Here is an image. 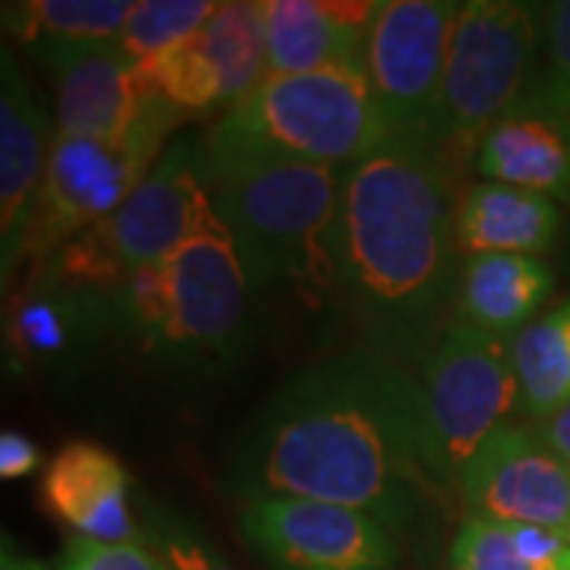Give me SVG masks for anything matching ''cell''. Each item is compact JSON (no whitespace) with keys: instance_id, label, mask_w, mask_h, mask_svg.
<instances>
[{"instance_id":"6da1fadb","label":"cell","mask_w":570,"mask_h":570,"mask_svg":"<svg viewBox=\"0 0 570 570\" xmlns=\"http://www.w3.org/2000/svg\"><path fill=\"white\" fill-rule=\"evenodd\" d=\"M235 498H307L409 530L448 498L431 479L412 367L352 346L295 371L250 419L228 463Z\"/></svg>"},{"instance_id":"7a4b0ae2","label":"cell","mask_w":570,"mask_h":570,"mask_svg":"<svg viewBox=\"0 0 570 570\" xmlns=\"http://www.w3.org/2000/svg\"><path fill=\"white\" fill-rule=\"evenodd\" d=\"M463 178L438 142L406 137L346 168L333 305L362 348L409 367L453 324Z\"/></svg>"},{"instance_id":"3957f363","label":"cell","mask_w":570,"mask_h":570,"mask_svg":"<svg viewBox=\"0 0 570 570\" xmlns=\"http://www.w3.org/2000/svg\"><path fill=\"white\" fill-rule=\"evenodd\" d=\"M206 184L254 295L307 307L336 302V238L346 168L302 163L209 137Z\"/></svg>"},{"instance_id":"277c9868","label":"cell","mask_w":570,"mask_h":570,"mask_svg":"<svg viewBox=\"0 0 570 570\" xmlns=\"http://www.w3.org/2000/svg\"><path fill=\"white\" fill-rule=\"evenodd\" d=\"M250 283L225 235H204L159 266L137 269L115 295V336L178 365L242 355Z\"/></svg>"},{"instance_id":"5b68a950","label":"cell","mask_w":570,"mask_h":570,"mask_svg":"<svg viewBox=\"0 0 570 570\" xmlns=\"http://www.w3.org/2000/svg\"><path fill=\"white\" fill-rule=\"evenodd\" d=\"M209 137L250 153L348 168L390 140V130L365 70L330 67L266 77Z\"/></svg>"},{"instance_id":"8992f818","label":"cell","mask_w":570,"mask_h":570,"mask_svg":"<svg viewBox=\"0 0 570 570\" xmlns=\"http://www.w3.org/2000/svg\"><path fill=\"white\" fill-rule=\"evenodd\" d=\"M422 438L431 479L444 494L456 491L472 456L504 428L520 425V387L510 340L450 324L415 362Z\"/></svg>"},{"instance_id":"52a82bcc","label":"cell","mask_w":570,"mask_h":570,"mask_svg":"<svg viewBox=\"0 0 570 570\" xmlns=\"http://www.w3.org/2000/svg\"><path fill=\"white\" fill-rule=\"evenodd\" d=\"M542 32L535 3L469 0L450 36L444 92L434 142L466 175L475 149L542 70Z\"/></svg>"},{"instance_id":"ba28073f","label":"cell","mask_w":570,"mask_h":570,"mask_svg":"<svg viewBox=\"0 0 570 570\" xmlns=\"http://www.w3.org/2000/svg\"><path fill=\"white\" fill-rule=\"evenodd\" d=\"M187 118V111L156 99L121 140L58 134L29 225L26 261L41 266L77 235L108 223L146 181L168 149L165 142Z\"/></svg>"},{"instance_id":"9c48e42d","label":"cell","mask_w":570,"mask_h":570,"mask_svg":"<svg viewBox=\"0 0 570 570\" xmlns=\"http://www.w3.org/2000/svg\"><path fill=\"white\" fill-rule=\"evenodd\" d=\"M456 13L460 3L450 0L377 3L367 26L365 73L390 137L434 142Z\"/></svg>"},{"instance_id":"30bf717a","label":"cell","mask_w":570,"mask_h":570,"mask_svg":"<svg viewBox=\"0 0 570 570\" xmlns=\"http://www.w3.org/2000/svg\"><path fill=\"white\" fill-rule=\"evenodd\" d=\"M99 232L130 276L165 264L204 235H225L206 184L204 142H168L146 181L108 223L99 225Z\"/></svg>"},{"instance_id":"8fae6325","label":"cell","mask_w":570,"mask_h":570,"mask_svg":"<svg viewBox=\"0 0 570 570\" xmlns=\"http://www.w3.org/2000/svg\"><path fill=\"white\" fill-rule=\"evenodd\" d=\"M238 523L273 570H393L400 558L393 530L377 517L324 501H247Z\"/></svg>"},{"instance_id":"7c38bea8","label":"cell","mask_w":570,"mask_h":570,"mask_svg":"<svg viewBox=\"0 0 570 570\" xmlns=\"http://www.w3.org/2000/svg\"><path fill=\"white\" fill-rule=\"evenodd\" d=\"M453 498L466 517L570 539V463L532 425H510L472 456Z\"/></svg>"},{"instance_id":"4fadbf2b","label":"cell","mask_w":570,"mask_h":570,"mask_svg":"<svg viewBox=\"0 0 570 570\" xmlns=\"http://www.w3.org/2000/svg\"><path fill=\"white\" fill-rule=\"evenodd\" d=\"M482 181L510 184L570 204V96L542 70L530 89L491 124L472 165Z\"/></svg>"},{"instance_id":"5bb4252c","label":"cell","mask_w":570,"mask_h":570,"mask_svg":"<svg viewBox=\"0 0 570 570\" xmlns=\"http://www.w3.org/2000/svg\"><path fill=\"white\" fill-rule=\"evenodd\" d=\"M45 108L29 92V82L0 48V266L3 283L26 261V238L39 200L41 178L51 156Z\"/></svg>"},{"instance_id":"9a60e30c","label":"cell","mask_w":570,"mask_h":570,"mask_svg":"<svg viewBox=\"0 0 570 570\" xmlns=\"http://www.w3.org/2000/svg\"><path fill=\"white\" fill-rule=\"evenodd\" d=\"M115 333V298L36 279L7 317V352L32 371L77 367Z\"/></svg>"},{"instance_id":"2e32d148","label":"cell","mask_w":570,"mask_h":570,"mask_svg":"<svg viewBox=\"0 0 570 570\" xmlns=\"http://www.w3.org/2000/svg\"><path fill=\"white\" fill-rule=\"evenodd\" d=\"M377 3L264 0L266 77L330 67L365 70L367 26Z\"/></svg>"},{"instance_id":"e0dca14e","label":"cell","mask_w":570,"mask_h":570,"mask_svg":"<svg viewBox=\"0 0 570 570\" xmlns=\"http://www.w3.org/2000/svg\"><path fill=\"white\" fill-rule=\"evenodd\" d=\"M63 137L121 140L156 102L142 89L137 61L118 45L86 51L55 70Z\"/></svg>"},{"instance_id":"ac0fdd59","label":"cell","mask_w":570,"mask_h":570,"mask_svg":"<svg viewBox=\"0 0 570 570\" xmlns=\"http://www.w3.org/2000/svg\"><path fill=\"white\" fill-rule=\"evenodd\" d=\"M127 472L111 450L73 441L41 475V504L82 539L134 542V517L127 508Z\"/></svg>"},{"instance_id":"d6986e66","label":"cell","mask_w":570,"mask_h":570,"mask_svg":"<svg viewBox=\"0 0 570 570\" xmlns=\"http://www.w3.org/2000/svg\"><path fill=\"white\" fill-rule=\"evenodd\" d=\"M561 206L551 197L498 181L460 187L453 209V242L460 261L475 254L542 257L558 245Z\"/></svg>"},{"instance_id":"ffe728a7","label":"cell","mask_w":570,"mask_h":570,"mask_svg":"<svg viewBox=\"0 0 570 570\" xmlns=\"http://www.w3.org/2000/svg\"><path fill=\"white\" fill-rule=\"evenodd\" d=\"M554 269L527 254H475L460 261L453 324L513 340L554 295Z\"/></svg>"},{"instance_id":"44dd1931","label":"cell","mask_w":570,"mask_h":570,"mask_svg":"<svg viewBox=\"0 0 570 570\" xmlns=\"http://www.w3.org/2000/svg\"><path fill=\"white\" fill-rule=\"evenodd\" d=\"M130 13L127 0H29L3 3V26L55 73L86 51L118 45Z\"/></svg>"},{"instance_id":"7402d4cb","label":"cell","mask_w":570,"mask_h":570,"mask_svg":"<svg viewBox=\"0 0 570 570\" xmlns=\"http://www.w3.org/2000/svg\"><path fill=\"white\" fill-rule=\"evenodd\" d=\"M510 362L530 425L570 406V298L510 340Z\"/></svg>"},{"instance_id":"603a6c76","label":"cell","mask_w":570,"mask_h":570,"mask_svg":"<svg viewBox=\"0 0 570 570\" xmlns=\"http://www.w3.org/2000/svg\"><path fill=\"white\" fill-rule=\"evenodd\" d=\"M448 570H570V539L463 517L448 549Z\"/></svg>"},{"instance_id":"cb8c5ba5","label":"cell","mask_w":570,"mask_h":570,"mask_svg":"<svg viewBox=\"0 0 570 570\" xmlns=\"http://www.w3.org/2000/svg\"><path fill=\"white\" fill-rule=\"evenodd\" d=\"M194 41L223 77L228 108H235L266 80L264 0L219 3L213 20L194 36Z\"/></svg>"},{"instance_id":"d4e9b609","label":"cell","mask_w":570,"mask_h":570,"mask_svg":"<svg viewBox=\"0 0 570 570\" xmlns=\"http://www.w3.org/2000/svg\"><path fill=\"white\" fill-rule=\"evenodd\" d=\"M216 10L219 3L213 0H140L124 26L121 48L134 61L163 55L194 39Z\"/></svg>"},{"instance_id":"484cf974","label":"cell","mask_w":570,"mask_h":570,"mask_svg":"<svg viewBox=\"0 0 570 570\" xmlns=\"http://www.w3.org/2000/svg\"><path fill=\"white\" fill-rule=\"evenodd\" d=\"M58 570H171L159 554L137 542H96L77 535L63 551Z\"/></svg>"},{"instance_id":"4316f807","label":"cell","mask_w":570,"mask_h":570,"mask_svg":"<svg viewBox=\"0 0 570 570\" xmlns=\"http://www.w3.org/2000/svg\"><path fill=\"white\" fill-rule=\"evenodd\" d=\"M542 32V77L570 96V0L535 3Z\"/></svg>"},{"instance_id":"83f0119b","label":"cell","mask_w":570,"mask_h":570,"mask_svg":"<svg viewBox=\"0 0 570 570\" xmlns=\"http://www.w3.org/2000/svg\"><path fill=\"white\" fill-rule=\"evenodd\" d=\"M159 551H163V558L171 570H235L232 564H225L209 546L181 530H163Z\"/></svg>"},{"instance_id":"f1b7e54d","label":"cell","mask_w":570,"mask_h":570,"mask_svg":"<svg viewBox=\"0 0 570 570\" xmlns=\"http://www.w3.org/2000/svg\"><path fill=\"white\" fill-rule=\"evenodd\" d=\"M41 463V453L32 438L20 431H3L0 434V475L3 479H22L32 475Z\"/></svg>"},{"instance_id":"f546056e","label":"cell","mask_w":570,"mask_h":570,"mask_svg":"<svg viewBox=\"0 0 570 570\" xmlns=\"http://www.w3.org/2000/svg\"><path fill=\"white\" fill-rule=\"evenodd\" d=\"M532 428L539 431V438H542L554 453H561L570 463V406H564L561 412H554L549 419H542V422H535Z\"/></svg>"},{"instance_id":"4dcf8cb0","label":"cell","mask_w":570,"mask_h":570,"mask_svg":"<svg viewBox=\"0 0 570 570\" xmlns=\"http://www.w3.org/2000/svg\"><path fill=\"white\" fill-rule=\"evenodd\" d=\"M0 570H41L39 561L26 558L20 551H13L10 542H3V551H0Z\"/></svg>"},{"instance_id":"1f68e13d","label":"cell","mask_w":570,"mask_h":570,"mask_svg":"<svg viewBox=\"0 0 570 570\" xmlns=\"http://www.w3.org/2000/svg\"><path fill=\"white\" fill-rule=\"evenodd\" d=\"M568 266H570V225H568Z\"/></svg>"}]
</instances>
